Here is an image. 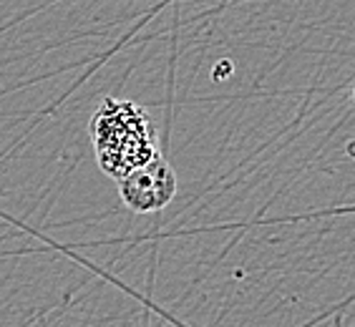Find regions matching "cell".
<instances>
[{"label":"cell","instance_id":"2","mask_svg":"<svg viewBox=\"0 0 355 327\" xmlns=\"http://www.w3.org/2000/svg\"><path fill=\"white\" fill-rule=\"evenodd\" d=\"M119 194H121L123 204L137 214L159 211L177 194V174L164 161V157L157 154L149 164H144L123 179H119Z\"/></svg>","mask_w":355,"mask_h":327},{"label":"cell","instance_id":"1","mask_svg":"<svg viewBox=\"0 0 355 327\" xmlns=\"http://www.w3.org/2000/svg\"><path fill=\"white\" fill-rule=\"evenodd\" d=\"M91 139L98 166L119 182L157 157V129L134 101L106 98L91 118Z\"/></svg>","mask_w":355,"mask_h":327}]
</instances>
